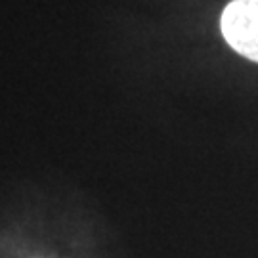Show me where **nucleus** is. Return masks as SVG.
<instances>
[{"instance_id":"f257e3e1","label":"nucleus","mask_w":258,"mask_h":258,"mask_svg":"<svg viewBox=\"0 0 258 258\" xmlns=\"http://www.w3.org/2000/svg\"><path fill=\"white\" fill-rule=\"evenodd\" d=\"M222 35L237 54L258 63V0H233L222 14Z\"/></svg>"}]
</instances>
